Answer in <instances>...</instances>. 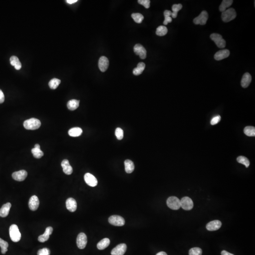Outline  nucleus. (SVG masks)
<instances>
[{
	"mask_svg": "<svg viewBox=\"0 0 255 255\" xmlns=\"http://www.w3.org/2000/svg\"><path fill=\"white\" fill-rule=\"evenodd\" d=\"M39 205V201L38 197L34 195L31 197L29 199L28 206L30 210L36 211L38 209Z\"/></svg>",
	"mask_w": 255,
	"mask_h": 255,
	"instance_id": "2eb2a0df",
	"label": "nucleus"
},
{
	"mask_svg": "<svg viewBox=\"0 0 255 255\" xmlns=\"http://www.w3.org/2000/svg\"><path fill=\"white\" fill-rule=\"evenodd\" d=\"M28 175V173L25 170H20L19 171L13 172L12 177L13 179L19 181H22L25 180Z\"/></svg>",
	"mask_w": 255,
	"mask_h": 255,
	"instance_id": "ddd939ff",
	"label": "nucleus"
},
{
	"mask_svg": "<svg viewBox=\"0 0 255 255\" xmlns=\"http://www.w3.org/2000/svg\"><path fill=\"white\" fill-rule=\"evenodd\" d=\"M9 244L7 241L0 238V247L1 248V252L2 254H5L8 251Z\"/></svg>",
	"mask_w": 255,
	"mask_h": 255,
	"instance_id": "e433bc0d",
	"label": "nucleus"
},
{
	"mask_svg": "<svg viewBox=\"0 0 255 255\" xmlns=\"http://www.w3.org/2000/svg\"><path fill=\"white\" fill-rule=\"evenodd\" d=\"M36 148V149H40V146L39 144H37L35 145V148Z\"/></svg>",
	"mask_w": 255,
	"mask_h": 255,
	"instance_id": "09e8293b",
	"label": "nucleus"
},
{
	"mask_svg": "<svg viewBox=\"0 0 255 255\" xmlns=\"http://www.w3.org/2000/svg\"><path fill=\"white\" fill-rule=\"evenodd\" d=\"M145 65L144 63H142V62L139 63L138 65H137V67L134 69L133 71V73L134 75H136V76L140 75L145 69Z\"/></svg>",
	"mask_w": 255,
	"mask_h": 255,
	"instance_id": "bb28decb",
	"label": "nucleus"
},
{
	"mask_svg": "<svg viewBox=\"0 0 255 255\" xmlns=\"http://www.w3.org/2000/svg\"><path fill=\"white\" fill-rule=\"evenodd\" d=\"M9 233L11 240L14 242L19 241L21 239V233L19 229L16 224H12L9 229Z\"/></svg>",
	"mask_w": 255,
	"mask_h": 255,
	"instance_id": "f03ea898",
	"label": "nucleus"
},
{
	"mask_svg": "<svg viewBox=\"0 0 255 255\" xmlns=\"http://www.w3.org/2000/svg\"><path fill=\"white\" fill-rule=\"evenodd\" d=\"M183 8L182 4H174L172 6V11L173 12L171 13V17L172 18H176L177 16L178 12Z\"/></svg>",
	"mask_w": 255,
	"mask_h": 255,
	"instance_id": "c756f323",
	"label": "nucleus"
},
{
	"mask_svg": "<svg viewBox=\"0 0 255 255\" xmlns=\"http://www.w3.org/2000/svg\"><path fill=\"white\" fill-rule=\"evenodd\" d=\"M32 154L34 158H40L44 156V153L40 149H36V148H34L31 150Z\"/></svg>",
	"mask_w": 255,
	"mask_h": 255,
	"instance_id": "c9c22d12",
	"label": "nucleus"
},
{
	"mask_svg": "<svg viewBox=\"0 0 255 255\" xmlns=\"http://www.w3.org/2000/svg\"><path fill=\"white\" fill-rule=\"evenodd\" d=\"M61 80L59 79L54 78L49 81V87L52 89H55L58 88V86L61 83Z\"/></svg>",
	"mask_w": 255,
	"mask_h": 255,
	"instance_id": "2f4dec72",
	"label": "nucleus"
},
{
	"mask_svg": "<svg viewBox=\"0 0 255 255\" xmlns=\"http://www.w3.org/2000/svg\"><path fill=\"white\" fill-rule=\"evenodd\" d=\"M80 101L77 100H71L67 103V107L71 111H74L79 107Z\"/></svg>",
	"mask_w": 255,
	"mask_h": 255,
	"instance_id": "cd10ccee",
	"label": "nucleus"
},
{
	"mask_svg": "<svg viewBox=\"0 0 255 255\" xmlns=\"http://www.w3.org/2000/svg\"><path fill=\"white\" fill-rule=\"evenodd\" d=\"M222 226L221 222L219 220H214L206 224V228L209 231L218 230Z\"/></svg>",
	"mask_w": 255,
	"mask_h": 255,
	"instance_id": "4468645a",
	"label": "nucleus"
},
{
	"mask_svg": "<svg viewBox=\"0 0 255 255\" xmlns=\"http://www.w3.org/2000/svg\"><path fill=\"white\" fill-rule=\"evenodd\" d=\"M10 63L12 66H14L15 69L19 70L22 67V64L17 56H12L10 58Z\"/></svg>",
	"mask_w": 255,
	"mask_h": 255,
	"instance_id": "b1692460",
	"label": "nucleus"
},
{
	"mask_svg": "<svg viewBox=\"0 0 255 255\" xmlns=\"http://www.w3.org/2000/svg\"><path fill=\"white\" fill-rule=\"evenodd\" d=\"M78 1L77 0H67L66 2L69 4H73V3H75L77 2Z\"/></svg>",
	"mask_w": 255,
	"mask_h": 255,
	"instance_id": "49530a36",
	"label": "nucleus"
},
{
	"mask_svg": "<svg viewBox=\"0 0 255 255\" xmlns=\"http://www.w3.org/2000/svg\"><path fill=\"white\" fill-rule=\"evenodd\" d=\"M134 52L136 55H139L142 59H145L147 57V51L140 44H136L134 47Z\"/></svg>",
	"mask_w": 255,
	"mask_h": 255,
	"instance_id": "9d476101",
	"label": "nucleus"
},
{
	"mask_svg": "<svg viewBox=\"0 0 255 255\" xmlns=\"http://www.w3.org/2000/svg\"><path fill=\"white\" fill-rule=\"evenodd\" d=\"M167 32V28L166 26H160L157 28L156 34L158 36L162 37V36H164L166 35Z\"/></svg>",
	"mask_w": 255,
	"mask_h": 255,
	"instance_id": "473e14b6",
	"label": "nucleus"
},
{
	"mask_svg": "<svg viewBox=\"0 0 255 255\" xmlns=\"http://www.w3.org/2000/svg\"><path fill=\"white\" fill-rule=\"evenodd\" d=\"M109 223L112 225L116 226H122L125 224V220L122 216L114 215L110 216L108 219Z\"/></svg>",
	"mask_w": 255,
	"mask_h": 255,
	"instance_id": "423d86ee",
	"label": "nucleus"
},
{
	"mask_svg": "<svg viewBox=\"0 0 255 255\" xmlns=\"http://www.w3.org/2000/svg\"><path fill=\"white\" fill-rule=\"evenodd\" d=\"M66 205L68 210L71 212H74L77 209V202L74 198H71V197H70L67 199Z\"/></svg>",
	"mask_w": 255,
	"mask_h": 255,
	"instance_id": "6ab92c4d",
	"label": "nucleus"
},
{
	"mask_svg": "<svg viewBox=\"0 0 255 255\" xmlns=\"http://www.w3.org/2000/svg\"><path fill=\"white\" fill-rule=\"evenodd\" d=\"M127 250V245L124 243L119 244L111 251L112 255H123Z\"/></svg>",
	"mask_w": 255,
	"mask_h": 255,
	"instance_id": "f8f14e48",
	"label": "nucleus"
},
{
	"mask_svg": "<svg viewBox=\"0 0 255 255\" xmlns=\"http://www.w3.org/2000/svg\"><path fill=\"white\" fill-rule=\"evenodd\" d=\"M115 134L118 140H122L123 138V131L120 127L116 129Z\"/></svg>",
	"mask_w": 255,
	"mask_h": 255,
	"instance_id": "ea45409f",
	"label": "nucleus"
},
{
	"mask_svg": "<svg viewBox=\"0 0 255 255\" xmlns=\"http://www.w3.org/2000/svg\"><path fill=\"white\" fill-rule=\"evenodd\" d=\"M125 170L127 174H131L134 170L133 162L130 160H126L124 162Z\"/></svg>",
	"mask_w": 255,
	"mask_h": 255,
	"instance_id": "5701e85b",
	"label": "nucleus"
},
{
	"mask_svg": "<svg viewBox=\"0 0 255 255\" xmlns=\"http://www.w3.org/2000/svg\"><path fill=\"white\" fill-rule=\"evenodd\" d=\"M5 100L4 94L1 90L0 89V104H2L4 102Z\"/></svg>",
	"mask_w": 255,
	"mask_h": 255,
	"instance_id": "c03bdc74",
	"label": "nucleus"
},
{
	"mask_svg": "<svg viewBox=\"0 0 255 255\" xmlns=\"http://www.w3.org/2000/svg\"><path fill=\"white\" fill-rule=\"evenodd\" d=\"M221 116L220 115L216 116L214 117L212 120H211L210 123L212 125H214L218 123L221 120Z\"/></svg>",
	"mask_w": 255,
	"mask_h": 255,
	"instance_id": "37998d69",
	"label": "nucleus"
},
{
	"mask_svg": "<svg viewBox=\"0 0 255 255\" xmlns=\"http://www.w3.org/2000/svg\"><path fill=\"white\" fill-rule=\"evenodd\" d=\"M202 250L199 248H193L189 251V255H202Z\"/></svg>",
	"mask_w": 255,
	"mask_h": 255,
	"instance_id": "58836bf2",
	"label": "nucleus"
},
{
	"mask_svg": "<svg viewBox=\"0 0 255 255\" xmlns=\"http://www.w3.org/2000/svg\"><path fill=\"white\" fill-rule=\"evenodd\" d=\"M208 19V14L207 11H203L199 16L195 18L193 20L194 23L196 25H204L206 24Z\"/></svg>",
	"mask_w": 255,
	"mask_h": 255,
	"instance_id": "6e6552de",
	"label": "nucleus"
},
{
	"mask_svg": "<svg viewBox=\"0 0 255 255\" xmlns=\"http://www.w3.org/2000/svg\"><path fill=\"white\" fill-rule=\"evenodd\" d=\"M53 231V228L52 227L49 226L47 227L45 231V233L38 237V241L39 242H45V241L48 240L49 239V236L52 234Z\"/></svg>",
	"mask_w": 255,
	"mask_h": 255,
	"instance_id": "a211bd4d",
	"label": "nucleus"
},
{
	"mask_svg": "<svg viewBox=\"0 0 255 255\" xmlns=\"http://www.w3.org/2000/svg\"><path fill=\"white\" fill-rule=\"evenodd\" d=\"M233 1L232 0H223L219 6V11L221 12H223L226 10L227 8H229L232 4Z\"/></svg>",
	"mask_w": 255,
	"mask_h": 255,
	"instance_id": "c85d7f7f",
	"label": "nucleus"
},
{
	"mask_svg": "<svg viewBox=\"0 0 255 255\" xmlns=\"http://www.w3.org/2000/svg\"><path fill=\"white\" fill-rule=\"evenodd\" d=\"M110 240L108 238L103 239L97 244V248L99 250H103L109 246Z\"/></svg>",
	"mask_w": 255,
	"mask_h": 255,
	"instance_id": "393cba45",
	"label": "nucleus"
},
{
	"mask_svg": "<svg viewBox=\"0 0 255 255\" xmlns=\"http://www.w3.org/2000/svg\"><path fill=\"white\" fill-rule=\"evenodd\" d=\"M41 122L36 118H31L26 120L24 122L23 125L27 130H37L41 126Z\"/></svg>",
	"mask_w": 255,
	"mask_h": 255,
	"instance_id": "f257e3e1",
	"label": "nucleus"
},
{
	"mask_svg": "<svg viewBox=\"0 0 255 255\" xmlns=\"http://www.w3.org/2000/svg\"><path fill=\"white\" fill-rule=\"evenodd\" d=\"M236 15L235 10L233 8H230L222 12V19L224 22H229L235 19Z\"/></svg>",
	"mask_w": 255,
	"mask_h": 255,
	"instance_id": "7ed1b4c3",
	"label": "nucleus"
},
{
	"mask_svg": "<svg viewBox=\"0 0 255 255\" xmlns=\"http://www.w3.org/2000/svg\"><path fill=\"white\" fill-rule=\"evenodd\" d=\"M138 3L144 6L146 9H149L150 7V1L149 0H139Z\"/></svg>",
	"mask_w": 255,
	"mask_h": 255,
	"instance_id": "79ce46f5",
	"label": "nucleus"
},
{
	"mask_svg": "<svg viewBox=\"0 0 255 255\" xmlns=\"http://www.w3.org/2000/svg\"><path fill=\"white\" fill-rule=\"evenodd\" d=\"M237 161L239 163L244 165L246 168H248L250 165V162L248 159L243 156H240L237 158Z\"/></svg>",
	"mask_w": 255,
	"mask_h": 255,
	"instance_id": "f704fd0d",
	"label": "nucleus"
},
{
	"mask_svg": "<svg viewBox=\"0 0 255 255\" xmlns=\"http://www.w3.org/2000/svg\"><path fill=\"white\" fill-rule=\"evenodd\" d=\"M230 52L227 49L220 50L214 54V58L216 61H220L227 58L230 55Z\"/></svg>",
	"mask_w": 255,
	"mask_h": 255,
	"instance_id": "f3484780",
	"label": "nucleus"
},
{
	"mask_svg": "<svg viewBox=\"0 0 255 255\" xmlns=\"http://www.w3.org/2000/svg\"><path fill=\"white\" fill-rule=\"evenodd\" d=\"M87 235L83 232L80 233L77 238V245L80 249H84L87 244Z\"/></svg>",
	"mask_w": 255,
	"mask_h": 255,
	"instance_id": "1a4fd4ad",
	"label": "nucleus"
},
{
	"mask_svg": "<svg viewBox=\"0 0 255 255\" xmlns=\"http://www.w3.org/2000/svg\"><path fill=\"white\" fill-rule=\"evenodd\" d=\"M132 18L135 22L137 23H141L144 19V16L140 13H133L132 15Z\"/></svg>",
	"mask_w": 255,
	"mask_h": 255,
	"instance_id": "4c0bfd02",
	"label": "nucleus"
},
{
	"mask_svg": "<svg viewBox=\"0 0 255 255\" xmlns=\"http://www.w3.org/2000/svg\"><path fill=\"white\" fill-rule=\"evenodd\" d=\"M221 255H233V254H231V253H229V252H227V251H225V250H223V251H222Z\"/></svg>",
	"mask_w": 255,
	"mask_h": 255,
	"instance_id": "a18cd8bd",
	"label": "nucleus"
},
{
	"mask_svg": "<svg viewBox=\"0 0 255 255\" xmlns=\"http://www.w3.org/2000/svg\"><path fill=\"white\" fill-rule=\"evenodd\" d=\"M82 132H83V131L80 127H75L70 129L68 132V133L70 136L77 137V136H80Z\"/></svg>",
	"mask_w": 255,
	"mask_h": 255,
	"instance_id": "a878e982",
	"label": "nucleus"
},
{
	"mask_svg": "<svg viewBox=\"0 0 255 255\" xmlns=\"http://www.w3.org/2000/svg\"><path fill=\"white\" fill-rule=\"evenodd\" d=\"M84 179L86 184L89 186L94 187L97 185L98 181L97 178L90 173L85 174L84 175Z\"/></svg>",
	"mask_w": 255,
	"mask_h": 255,
	"instance_id": "9b49d317",
	"label": "nucleus"
},
{
	"mask_svg": "<svg viewBox=\"0 0 255 255\" xmlns=\"http://www.w3.org/2000/svg\"><path fill=\"white\" fill-rule=\"evenodd\" d=\"M156 255H167V254L166 252L162 251V252H159Z\"/></svg>",
	"mask_w": 255,
	"mask_h": 255,
	"instance_id": "de8ad7c7",
	"label": "nucleus"
},
{
	"mask_svg": "<svg viewBox=\"0 0 255 255\" xmlns=\"http://www.w3.org/2000/svg\"><path fill=\"white\" fill-rule=\"evenodd\" d=\"M171 11L168 10H166L164 11V16H165V20L163 21V24L165 25H167L169 23H171L172 21V18L171 17Z\"/></svg>",
	"mask_w": 255,
	"mask_h": 255,
	"instance_id": "72a5a7b5",
	"label": "nucleus"
},
{
	"mask_svg": "<svg viewBox=\"0 0 255 255\" xmlns=\"http://www.w3.org/2000/svg\"><path fill=\"white\" fill-rule=\"evenodd\" d=\"M180 201V207L185 210H190L193 207V202L190 197H185L181 198Z\"/></svg>",
	"mask_w": 255,
	"mask_h": 255,
	"instance_id": "0eeeda50",
	"label": "nucleus"
},
{
	"mask_svg": "<svg viewBox=\"0 0 255 255\" xmlns=\"http://www.w3.org/2000/svg\"><path fill=\"white\" fill-rule=\"evenodd\" d=\"M252 77L249 73H245L241 80V86L242 88H247L251 83Z\"/></svg>",
	"mask_w": 255,
	"mask_h": 255,
	"instance_id": "412c9836",
	"label": "nucleus"
},
{
	"mask_svg": "<svg viewBox=\"0 0 255 255\" xmlns=\"http://www.w3.org/2000/svg\"><path fill=\"white\" fill-rule=\"evenodd\" d=\"M167 206L172 210H178L180 207V201L178 197H170L167 200Z\"/></svg>",
	"mask_w": 255,
	"mask_h": 255,
	"instance_id": "39448f33",
	"label": "nucleus"
},
{
	"mask_svg": "<svg viewBox=\"0 0 255 255\" xmlns=\"http://www.w3.org/2000/svg\"><path fill=\"white\" fill-rule=\"evenodd\" d=\"M61 166L63 168V171L67 175H71L72 173L73 169L70 165L69 161L64 159L62 161Z\"/></svg>",
	"mask_w": 255,
	"mask_h": 255,
	"instance_id": "aec40b11",
	"label": "nucleus"
},
{
	"mask_svg": "<svg viewBox=\"0 0 255 255\" xmlns=\"http://www.w3.org/2000/svg\"><path fill=\"white\" fill-rule=\"evenodd\" d=\"M11 206V205L10 203H7L3 205L0 209V216L5 217L8 216Z\"/></svg>",
	"mask_w": 255,
	"mask_h": 255,
	"instance_id": "4be33fe9",
	"label": "nucleus"
},
{
	"mask_svg": "<svg viewBox=\"0 0 255 255\" xmlns=\"http://www.w3.org/2000/svg\"><path fill=\"white\" fill-rule=\"evenodd\" d=\"M51 252L48 248H43L38 250L37 255H50Z\"/></svg>",
	"mask_w": 255,
	"mask_h": 255,
	"instance_id": "a19ab883",
	"label": "nucleus"
},
{
	"mask_svg": "<svg viewBox=\"0 0 255 255\" xmlns=\"http://www.w3.org/2000/svg\"><path fill=\"white\" fill-rule=\"evenodd\" d=\"M210 38L219 48H223L226 46V41L223 39L222 36L220 34L213 33L210 35Z\"/></svg>",
	"mask_w": 255,
	"mask_h": 255,
	"instance_id": "20e7f679",
	"label": "nucleus"
},
{
	"mask_svg": "<svg viewBox=\"0 0 255 255\" xmlns=\"http://www.w3.org/2000/svg\"><path fill=\"white\" fill-rule=\"evenodd\" d=\"M244 133L249 136H255V127L253 126H247L244 128Z\"/></svg>",
	"mask_w": 255,
	"mask_h": 255,
	"instance_id": "7c9ffc66",
	"label": "nucleus"
},
{
	"mask_svg": "<svg viewBox=\"0 0 255 255\" xmlns=\"http://www.w3.org/2000/svg\"><path fill=\"white\" fill-rule=\"evenodd\" d=\"M109 64V60L106 57L103 56L100 57L99 60L98 67L101 71H106L108 68Z\"/></svg>",
	"mask_w": 255,
	"mask_h": 255,
	"instance_id": "dca6fc26",
	"label": "nucleus"
}]
</instances>
